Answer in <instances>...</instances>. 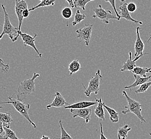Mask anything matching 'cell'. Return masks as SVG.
<instances>
[{"label":"cell","mask_w":151,"mask_h":139,"mask_svg":"<svg viewBox=\"0 0 151 139\" xmlns=\"http://www.w3.org/2000/svg\"><path fill=\"white\" fill-rule=\"evenodd\" d=\"M41 139H50V137L49 136H46L45 135H42V136L41 138Z\"/></svg>","instance_id":"cell-37"},{"label":"cell","mask_w":151,"mask_h":139,"mask_svg":"<svg viewBox=\"0 0 151 139\" xmlns=\"http://www.w3.org/2000/svg\"><path fill=\"white\" fill-rule=\"evenodd\" d=\"M27 8H28V6L25 0H15V12L18 20V29L19 31H21V27L23 22L24 18L22 15V12L24 10Z\"/></svg>","instance_id":"cell-9"},{"label":"cell","mask_w":151,"mask_h":139,"mask_svg":"<svg viewBox=\"0 0 151 139\" xmlns=\"http://www.w3.org/2000/svg\"><path fill=\"white\" fill-rule=\"evenodd\" d=\"M129 58L128 60L124 62V64L122 65V68L121 69V72H125L127 71H131L134 69V67H136V62L139 59L140 57H142L144 55H139L135 57V58L134 60L132 59V52H129Z\"/></svg>","instance_id":"cell-14"},{"label":"cell","mask_w":151,"mask_h":139,"mask_svg":"<svg viewBox=\"0 0 151 139\" xmlns=\"http://www.w3.org/2000/svg\"><path fill=\"white\" fill-rule=\"evenodd\" d=\"M122 94L125 96L128 102V105L124 107L125 110L122 111V114L126 115L129 112H131L135 115L139 119L141 124H143L144 123H147L144 118V117L142 114V105L139 102L137 101L134 99L131 98L130 96H129L127 92L124 90L122 92Z\"/></svg>","instance_id":"cell-3"},{"label":"cell","mask_w":151,"mask_h":139,"mask_svg":"<svg viewBox=\"0 0 151 139\" xmlns=\"http://www.w3.org/2000/svg\"><path fill=\"white\" fill-rule=\"evenodd\" d=\"M94 1V0H75L73 1V4L76 8H81L83 10H85L87 3Z\"/></svg>","instance_id":"cell-26"},{"label":"cell","mask_w":151,"mask_h":139,"mask_svg":"<svg viewBox=\"0 0 151 139\" xmlns=\"http://www.w3.org/2000/svg\"><path fill=\"white\" fill-rule=\"evenodd\" d=\"M103 106L107 111L109 115V118L111 122L113 123H117L119 120V113L117 112L113 108L108 107L105 104V103H103Z\"/></svg>","instance_id":"cell-18"},{"label":"cell","mask_w":151,"mask_h":139,"mask_svg":"<svg viewBox=\"0 0 151 139\" xmlns=\"http://www.w3.org/2000/svg\"><path fill=\"white\" fill-rule=\"evenodd\" d=\"M66 1H67V2L69 4V6L70 8H75L73 0H66Z\"/></svg>","instance_id":"cell-36"},{"label":"cell","mask_w":151,"mask_h":139,"mask_svg":"<svg viewBox=\"0 0 151 139\" xmlns=\"http://www.w3.org/2000/svg\"><path fill=\"white\" fill-rule=\"evenodd\" d=\"M100 139H107V137H106L104 134V132H103V127H102V123H100Z\"/></svg>","instance_id":"cell-34"},{"label":"cell","mask_w":151,"mask_h":139,"mask_svg":"<svg viewBox=\"0 0 151 139\" xmlns=\"http://www.w3.org/2000/svg\"><path fill=\"white\" fill-rule=\"evenodd\" d=\"M151 81H149L143 83L142 84L140 85L139 88L135 90L136 94H139V93H145L149 89L151 86Z\"/></svg>","instance_id":"cell-27"},{"label":"cell","mask_w":151,"mask_h":139,"mask_svg":"<svg viewBox=\"0 0 151 139\" xmlns=\"http://www.w3.org/2000/svg\"><path fill=\"white\" fill-rule=\"evenodd\" d=\"M9 101H7L0 102V104H10L14 107L18 112L20 113L21 115L23 116L25 119L29 122L32 126L35 128L37 126L35 123L30 119L29 110L30 108V105L29 103H25L23 102L18 100L17 99H15L12 96H9L8 97Z\"/></svg>","instance_id":"cell-2"},{"label":"cell","mask_w":151,"mask_h":139,"mask_svg":"<svg viewBox=\"0 0 151 139\" xmlns=\"http://www.w3.org/2000/svg\"><path fill=\"white\" fill-rule=\"evenodd\" d=\"M69 71H70V76H71L73 74L78 72L81 70V65L79 63V62L77 59H75L72 61L69 65L68 67Z\"/></svg>","instance_id":"cell-22"},{"label":"cell","mask_w":151,"mask_h":139,"mask_svg":"<svg viewBox=\"0 0 151 139\" xmlns=\"http://www.w3.org/2000/svg\"><path fill=\"white\" fill-rule=\"evenodd\" d=\"M141 29L139 27H137L136 29L137 38L134 44V56L136 57L139 55H147L148 53H143L145 44L140 37L139 30Z\"/></svg>","instance_id":"cell-12"},{"label":"cell","mask_w":151,"mask_h":139,"mask_svg":"<svg viewBox=\"0 0 151 139\" xmlns=\"http://www.w3.org/2000/svg\"><path fill=\"white\" fill-rule=\"evenodd\" d=\"M97 102L96 107L94 109V114L100 120H105V111L104 109L103 102L101 99L95 98Z\"/></svg>","instance_id":"cell-17"},{"label":"cell","mask_w":151,"mask_h":139,"mask_svg":"<svg viewBox=\"0 0 151 139\" xmlns=\"http://www.w3.org/2000/svg\"><path fill=\"white\" fill-rule=\"evenodd\" d=\"M86 18V15L85 14H82L79 10H77L75 15L74 20L72 22L73 26H76V25L81 23V21L84 20Z\"/></svg>","instance_id":"cell-25"},{"label":"cell","mask_w":151,"mask_h":139,"mask_svg":"<svg viewBox=\"0 0 151 139\" xmlns=\"http://www.w3.org/2000/svg\"><path fill=\"white\" fill-rule=\"evenodd\" d=\"M133 74L140 75L141 77H146V73H150L151 72V68L144 67H136L131 71Z\"/></svg>","instance_id":"cell-20"},{"label":"cell","mask_w":151,"mask_h":139,"mask_svg":"<svg viewBox=\"0 0 151 139\" xmlns=\"http://www.w3.org/2000/svg\"><path fill=\"white\" fill-rule=\"evenodd\" d=\"M3 128L5 133L3 136V139H19L17 136H16L15 132L11 130L10 127L3 126Z\"/></svg>","instance_id":"cell-24"},{"label":"cell","mask_w":151,"mask_h":139,"mask_svg":"<svg viewBox=\"0 0 151 139\" xmlns=\"http://www.w3.org/2000/svg\"><path fill=\"white\" fill-rule=\"evenodd\" d=\"M93 12L94 15L92 16V18L99 19L106 24H109V20L111 19L117 20L116 16L114 15L111 10L103 8L101 5H99L98 7L94 8Z\"/></svg>","instance_id":"cell-6"},{"label":"cell","mask_w":151,"mask_h":139,"mask_svg":"<svg viewBox=\"0 0 151 139\" xmlns=\"http://www.w3.org/2000/svg\"><path fill=\"white\" fill-rule=\"evenodd\" d=\"M2 8L4 12V24H3V29L1 34H0V40L3 38L4 35H8L9 38L11 39L12 42H15L17 40L19 37V31L17 27H15L12 25L10 22L9 15L6 11V8L3 4L1 5Z\"/></svg>","instance_id":"cell-4"},{"label":"cell","mask_w":151,"mask_h":139,"mask_svg":"<svg viewBox=\"0 0 151 139\" xmlns=\"http://www.w3.org/2000/svg\"><path fill=\"white\" fill-rule=\"evenodd\" d=\"M125 1H126V0H119V2L121 4L123 3H125Z\"/></svg>","instance_id":"cell-38"},{"label":"cell","mask_w":151,"mask_h":139,"mask_svg":"<svg viewBox=\"0 0 151 139\" xmlns=\"http://www.w3.org/2000/svg\"><path fill=\"white\" fill-rule=\"evenodd\" d=\"M39 1H41V0H39Z\"/></svg>","instance_id":"cell-40"},{"label":"cell","mask_w":151,"mask_h":139,"mask_svg":"<svg viewBox=\"0 0 151 139\" xmlns=\"http://www.w3.org/2000/svg\"><path fill=\"white\" fill-rule=\"evenodd\" d=\"M19 35L23 41L24 45L25 46L32 47V48L35 50V52H37L38 57L41 58L42 54L39 52L35 44V38H37L38 35L35 34L33 37L25 33H23L21 31L19 32Z\"/></svg>","instance_id":"cell-8"},{"label":"cell","mask_w":151,"mask_h":139,"mask_svg":"<svg viewBox=\"0 0 151 139\" xmlns=\"http://www.w3.org/2000/svg\"><path fill=\"white\" fill-rule=\"evenodd\" d=\"M0 121L3 124V126L10 127V124L13 122L12 114L8 112H0Z\"/></svg>","instance_id":"cell-19"},{"label":"cell","mask_w":151,"mask_h":139,"mask_svg":"<svg viewBox=\"0 0 151 139\" xmlns=\"http://www.w3.org/2000/svg\"><path fill=\"white\" fill-rule=\"evenodd\" d=\"M54 99L52 102L46 106L47 110H50L51 107H64L65 106L69 105V103L66 101L64 97L58 92H56L54 95Z\"/></svg>","instance_id":"cell-11"},{"label":"cell","mask_w":151,"mask_h":139,"mask_svg":"<svg viewBox=\"0 0 151 139\" xmlns=\"http://www.w3.org/2000/svg\"><path fill=\"white\" fill-rule=\"evenodd\" d=\"M4 133L5 132L3 128V124L0 121V139H3Z\"/></svg>","instance_id":"cell-33"},{"label":"cell","mask_w":151,"mask_h":139,"mask_svg":"<svg viewBox=\"0 0 151 139\" xmlns=\"http://www.w3.org/2000/svg\"><path fill=\"white\" fill-rule=\"evenodd\" d=\"M134 77L135 79V81L134 83L129 86H125L124 87V88L129 89L131 90L132 88L139 87L140 85L142 84L143 83L147 82V81H151V75H149L148 77H141L140 75H136L134 74Z\"/></svg>","instance_id":"cell-16"},{"label":"cell","mask_w":151,"mask_h":139,"mask_svg":"<svg viewBox=\"0 0 151 139\" xmlns=\"http://www.w3.org/2000/svg\"><path fill=\"white\" fill-rule=\"evenodd\" d=\"M40 76L39 73H34L31 78L25 79L20 82L17 88V99L23 102L27 96L35 92V80Z\"/></svg>","instance_id":"cell-1"},{"label":"cell","mask_w":151,"mask_h":139,"mask_svg":"<svg viewBox=\"0 0 151 139\" xmlns=\"http://www.w3.org/2000/svg\"><path fill=\"white\" fill-rule=\"evenodd\" d=\"M1 108H2V106H0V109H1Z\"/></svg>","instance_id":"cell-39"},{"label":"cell","mask_w":151,"mask_h":139,"mask_svg":"<svg viewBox=\"0 0 151 139\" xmlns=\"http://www.w3.org/2000/svg\"><path fill=\"white\" fill-rule=\"evenodd\" d=\"M93 24H87L84 27L77 29L76 32L77 34L76 38L81 41H84L86 46L90 44V39L93 29Z\"/></svg>","instance_id":"cell-7"},{"label":"cell","mask_w":151,"mask_h":139,"mask_svg":"<svg viewBox=\"0 0 151 139\" xmlns=\"http://www.w3.org/2000/svg\"><path fill=\"white\" fill-rule=\"evenodd\" d=\"M55 1L56 0H41L40 3H39L37 6H33L31 8L29 9V10L30 12L31 11H34L35 9L40 8L54 6L55 4Z\"/></svg>","instance_id":"cell-23"},{"label":"cell","mask_w":151,"mask_h":139,"mask_svg":"<svg viewBox=\"0 0 151 139\" xmlns=\"http://www.w3.org/2000/svg\"><path fill=\"white\" fill-rule=\"evenodd\" d=\"M131 130V128L128 124H125L117 130V138L119 139H125L128 137L129 132Z\"/></svg>","instance_id":"cell-21"},{"label":"cell","mask_w":151,"mask_h":139,"mask_svg":"<svg viewBox=\"0 0 151 139\" xmlns=\"http://www.w3.org/2000/svg\"><path fill=\"white\" fill-rule=\"evenodd\" d=\"M127 4L128 3H123L119 6V19H121V18H124V19H125V20L134 22V23L142 25V21L136 20L131 17L130 12H129L128 9H127Z\"/></svg>","instance_id":"cell-13"},{"label":"cell","mask_w":151,"mask_h":139,"mask_svg":"<svg viewBox=\"0 0 151 139\" xmlns=\"http://www.w3.org/2000/svg\"><path fill=\"white\" fill-rule=\"evenodd\" d=\"M102 78V75H101V70H98L96 73L95 75L88 82V85L87 87H85L83 84V86L85 88L84 94L87 97H90L92 93L94 94H98L100 91V81Z\"/></svg>","instance_id":"cell-5"},{"label":"cell","mask_w":151,"mask_h":139,"mask_svg":"<svg viewBox=\"0 0 151 139\" xmlns=\"http://www.w3.org/2000/svg\"><path fill=\"white\" fill-rule=\"evenodd\" d=\"M22 15L24 18H27L29 16V11L28 8L24 10L22 12Z\"/></svg>","instance_id":"cell-35"},{"label":"cell","mask_w":151,"mask_h":139,"mask_svg":"<svg viewBox=\"0 0 151 139\" xmlns=\"http://www.w3.org/2000/svg\"><path fill=\"white\" fill-rule=\"evenodd\" d=\"M70 112L73 114V118L79 117L84 119L85 122L87 124L90 120L92 110L90 107L82 109H70Z\"/></svg>","instance_id":"cell-10"},{"label":"cell","mask_w":151,"mask_h":139,"mask_svg":"<svg viewBox=\"0 0 151 139\" xmlns=\"http://www.w3.org/2000/svg\"><path fill=\"white\" fill-rule=\"evenodd\" d=\"M0 68L1 69L2 72L4 73L8 72L10 69L9 64H4V61L1 58H0Z\"/></svg>","instance_id":"cell-30"},{"label":"cell","mask_w":151,"mask_h":139,"mask_svg":"<svg viewBox=\"0 0 151 139\" xmlns=\"http://www.w3.org/2000/svg\"><path fill=\"white\" fill-rule=\"evenodd\" d=\"M105 1L106 2H109V3L111 4V6L113 8L114 12H115V13L116 14V16H117V20H120V19H119V12H118L117 10L116 6H115V0H105Z\"/></svg>","instance_id":"cell-31"},{"label":"cell","mask_w":151,"mask_h":139,"mask_svg":"<svg viewBox=\"0 0 151 139\" xmlns=\"http://www.w3.org/2000/svg\"><path fill=\"white\" fill-rule=\"evenodd\" d=\"M61 15L65 19H69L73 16V11L70 7H65L61 11Z\"/></svg>","instance_id":"cell-28"},{"label":"cell","mask_w":151,"mask_h":139,"mask_svg":"<svg viewBox=\"0 0 151 139\" xmlns=\"http://www.w3.org/2000/svg\"><path fill=\"white\" fill-rule=\"evenodd\" d=\"M59 125H60V127L61 128V136L60 137V139H73V138L70 136V134L67 133L66 130H65L63 125H62V120L61 119L59 120Z\"/></svg>","instance_id":"cell-29"},{"label":"cell","mask_w":151,"mask_h":139,"mask_svg":"<svg viewBox=\"0 0 151 139\" xmlns=\"http://www.w3.org/2000/svg\"><path fill=\"white\" fill-rule=\"evenodd\" d=\"M127 9H128L129 12H132V13L136 11L137 8L136 4L135 3H134V2H130L129 4H127Z\"/></svg>","instance_id":"cell-32"},{"label":"cell","mask_w":151,"mask_h":139,"mask_svg":"<svg viewBox=\"0 0 151 139\" xmlns=\"http://www.w3.org/2000/svg\"><path fill=\"white\" fill-rule=\"evenodd\" d=\"M97 104V102L91 101H81L76 102L73 104H69L68 105L65 106L64 109H82V108H86L92 106H94Z\"/></svg>","instance_id":"cell-15"}]
</instances>
